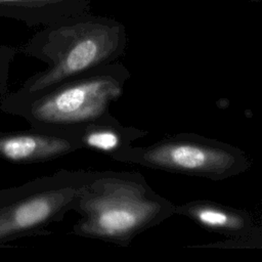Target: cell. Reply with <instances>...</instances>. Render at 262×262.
<instances>
[{
	"label": "cell",
	"instance_id": "6da1fadb",
	"mask_svg": "<svg viewBox=\"0 0 262 262\" xmlns=\"http://www.w3.org/2000/svg\"><path fill=\"white\" fill-rule=\"evenodd\" d=\"M123 30L119 25L92 24L66 41L52 38L31 52L48 68L28 79L21 87L0 96V110L11 114L58 84L94 70L118 48Z\"/></svg>",
	"mask_w": 262,
	"mask_h": 262
},
{
	"label": "cell",
	"instance_id": "7a4b0ae2",
	"mask_svg": "<svg viewBox=\"0 0 262 262\" xmlns=\"http://www.w3.org/2000/svg\"><path fill=\"white\" fill-rule=\"evenodd\" d=\"M90 173L60 170L20 186L0 190V245L43 234L73 210L77 195Z\"/></svg>",
	"mask_w": 262,
	"mask_h": 262
},
{
	"label": "cell",
	"instance_id": "3957f363",
	"mask_svg": "<svg viewBox=\"0 0 262 262\" xmlns=\"http://www.w3.org/2000/svg\"><path fill=\"white\" fill-rule=\"evenodd\" d=\"M115 92L108 75L91 70L42 93L13 115L26 119L34 129L77 133L101 120Z\"/></svg>",
	"mask_w": 262,
	"mask_h": 262
},
{
	"label": "cell",
	"instance_id": "277c9868",
	"mask_svg": "<svg viewBox=\"0 0 262 262\" xmlns=\"http://www.w3.org/2000/svg\"><path fill=\"white\" fill-rule=\"evenodd\" d=\"M81 145L76 133L34 129L0 133V158L16 164L43 163L64 157Z\"/></svg>",
	"mask_w": 262,
	"mask_h": 262
},
{
	"label": "cell",
	"instance_id": "5b68a950",
	"mask_svg": "<svg viewBox=\"0 0 262 262\" xmlns=\"http://www.w3.org/2000/svg\"><path fill=\"white\" fill-rule=\"evenodd\" d=\"M169 162L177 167L195 170L207 166L210 157L204 149L191 145H177L169 150Z\"/></svg>",
	"mask_w": 262,
	"mask_h": 262
},
{
	"label": "cell",
	"instance_id": "8992f818",
	"mask_svg": "<svg viewBox=\"0 0 262 262\" xmlns=\"http://www.w3.org/2000/svg\"><path fill=\"white\" fill-rule=\"evenodd\" d=\"M199 219L209 226H224L228 222V217L222 212L205 209L198 213Z\"/></svg>",
	"mask_w": 262,
	"mask_h": 262
},
{
	"label": "cell",
	"instance_id": "52a82bcc",
	"mask_svg": "<svg viewBox=\"0 0 262 262\" xmlns=\"http://www.w3.org/2000/svg\"><path fill=\"white\" fill-rule=\"evenodd\" d=\"M7 64L8 63H0V96H3L8 92L7 90Z\"/></svg>",
	"mask_w": 262,
	"mask_h": 262
},
{
	"label": "cell",
	"instance_id": "ba28073f",
	"mask_svg": "<svg viewBox=\"0 0 262 262\" xmlns=\"http://www.w3.org/2000/svg\"><path fill=\"white\" fill-rule=\"evenodd\" d=\"M60 0H0V3H13V2H55Z\"/></svg>",
	"mask_w": 262,
	"mask_h": 262
},
{
	"label": "cell",
	"instance_id": "9c48e42d",
	"mask_svg": "<svg viewBox=\"0 0 262 262\" xmlns=\"http://www.w3.org/2000/svg\"><path fill=\"white\" fill-rule=\"evenodd\" d=\"M249 1H252V2H259V3H262V0H249Z\"/></svg>",
	"mask_w": 262,
	"mask_h": 262
},
{
	"label": "cell",
	"instance_id": "30bf717a",
	"mask_svg": "<svg viewBox=\"0 0 262 262\" xmlns=\"http://www.w3.org/2000/svg\"><path fill=\"white\" fill-rule=\"evenodd\" d=\"M0 133H2V131H1V130H0Z\"/></svg>",
	"mask_w": 262,
	"mask_h": 262
}]
</instances>
